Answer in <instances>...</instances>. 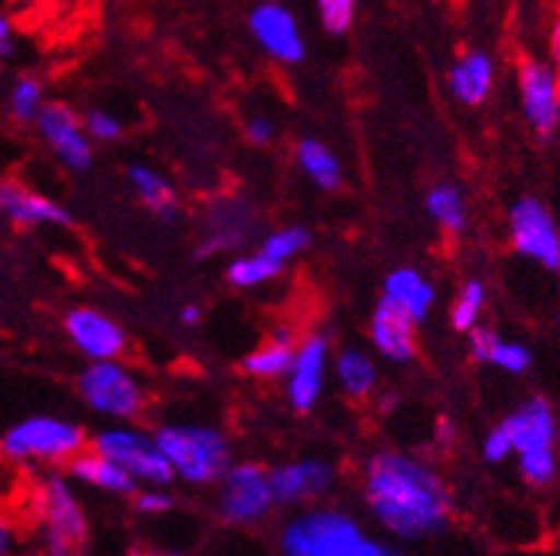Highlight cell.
Returning <instances> with one entry per match:
<instances>
[{
    "mask_svg": "<svg viewBox=\"0 0 560 556\" xmlns=\"http://www.w3.org/2000/svg\"><path fill=\"white\" fill-rule=\"evenodd\" d=\"M363 496L376 523L407 543L435 537L450 523V489L424 459L399 451L374 453L365 462Z\"/></svg>",
    "mask_w": 560,
    "mask_h": 556,
    "instance_id": "6da1fadb",
    "label": "cell"
},
{
    "mask_svg": "<svg viewBox=\"0 0 560 556\" xmlns=\"http://www.w3.org/2000/svg\"><path fill=\"white\" fill-rule=\"evenodd\" d=\"M282 556H401L382 545L358 518L340 509H310L296 514L279 534Z\"/></svg>",
    "mask_w": 560,
    "mask_h": 556,
    "instance_id": "7a4b0ae2",
    "label": "cell"
},
{
    "mask_svg": "<svg viewBox=\"0 0 560 556\" xmlns=\"http://www.w3.org/2000/svg\"><path fill=\"white\" fill-rule=\"evenodd\" d=\"M156 446L171 462L176 478L187 484H215L232 465V446L223 431L198 423H167L154 431Z\"/></svg>",
    "mask_w": 560,
    "mask_h": 556,
    "instance_id": "3957f363",
    "label": "cell"
},
{
    "mask_svg": "<svg viewBox=\"0 0 560 556\" xmlns=\"http://www.w3.org/2000/svg\"><path fill=\"white\" fill-rule=\"evenodd\" d=\"M84 448V428L54 415L25 417L0 437V457L28 465H68Z\"/></svg>",
    "mask_w": 560,
    "mask_h": 556,
    "instance_id": "277c9868",
    "label": "cell"
},
{
    "mask_svg": "<svg viewBox=\"0 0 560 556\" xmlns=\"http://www.w3.org/2000/svg\"><path fill=\"white\" fill-rule=\"evenodd\" d=\"M79 392L95 415L115 423L135 421L145 406L142 381L117 359L90 362L79 376Z\"/></svg>",
    "mask_w": 560,
    "mask_h": 556,
    "instance_id": "5b68a950",
    "label": "cell"
},
{
    "mask_svg": "<svg viewBox=\"0 0 560 556\" xmlns=\"http://www.w3.org/2000/svg\"><path fill=\"white\" fill-rule=\"evenodd\" d=\"M93 451L117 462L126 473L137 478V484L165 487L176 478L171 462L165 459L162 448L156 446L154 435H145V431L126 426V423H117V426L98 431L93 437Z\"/></svg>",
    "mask_w": 560,
    "mask_h": 556,
    "instance_id": "8992f818",
    "label": "cell"
},
{
    "mask_svg": "<svg viewBox=\"0 0 560 556\" xmlns=\"http://www.w3.org/2000/svg\"><path fill=\"white\" fill-rule=\"evenodd\" d=\"M277 507L271 487V471L259 468L257 462H237L229 465L221 478L218 512L232 527H252L259 523Z\"/></svg>",
    "mask_w": 560,
    "mask_h": 556,
    "instance_id": "52a82bcc",
    "label": "cell"
},
{
    "mask_svg": "<svg viewBox=\"0 0 560 556\" xmlns=\"http://www.w3.org/2000/svg\"><path fill=\"white\" fill-rule=\"evenodd\" d=\"M511 242L524 259L547 270L560 268V228L538 198H518L508 214Z\"/></svg>",
    "mask_w": 560,
    "mask_h": 556,
    "instance_id": "ba28073f",
    "label": "cell"
},
{
    "mask_svg": "<svg viewBox=\"0 0 560 556\" xmlns=\"http://www.w3.org/2000/svg\"><path fill=\"white\" fill-rule=\"evenodd\" d=\"M37 129L39 137L48 142L54 156L65 167L75 173L90 170V165H93V140L86 134L84 120L75 115L73 106L62 104V100H48L37 117Z\"/></svg>",
    "mask_w": 560,
    "mask_h": 556,
    "instance_id": "9c48e42d",
    "label": "cell"
},
{
    "mask_svg": "<svg viewBox=\"0 0 560 556\" xmlns=\"http://www.w3.org/2000/svg\"><path fill=\"white\" fill-rule=\"evenodd\" d=\"M518 100L524 120L538 137H552L560 126V79L558 70L536 59L518 64Z\"/></svg>",
    "mask_w": 560,
    "mask_h": 556,
    "instance_id": "30bf717a",
    "label": "cell"
},
{
    "mask_svg": "<svg viewBox=\"0 0 560 556\" xmlns=\"http://www.w3.org/2000/svg\"><path fill=\"white\" fill-rule=\"evenodd\" d=\"M65 334L73 343V348L90 362L117 359L126 351V343H129V336L120 329V323L112 320L109 315L93 309V306L70 309L65 315Z\"/></svg>",
    "mask_w": 560,
    "mask_h": 556,
    "instance_id": "8fae6325",
    "label": "cell"
},
{
    "mask_svg": "<svg viewBox=\"0 0 560 556\" xmlns=\"http://www.w3.org/2000/svg\"><path fill=\"white\" fill-rule=\"evenodd\" d=\"M329 367V340L324 334H313L302 340L293 356L288 376V401L296 412H313L324 392V379Z\"/></svg>",
    "mask_w": 560,
    "mask_h": 556,
    "instance_id": "7c38bea8",
    "label": "cell"
},
{
    "mask_svg": "<svg viewBox=\"0 0 560 556\" xmlns=\"http://www.w3.org/2000/svg\"><path fill=\"white\" fill-rule=\"evenodd\" d=\"M254 39L268 56L284 64H299L304 59V39L296 17L282 3H259L248 17Z\"/></svg>",
    "mask_w": 560,
    "mask_h": 556,
    "instance_id": "4fadbf2b",
    "label": "cell"
},
{
    "mask_svg": "<svg viewBox=\"0 0 560 556\" xmlns=\"http://www.w3.org/2000/svg\"><path fill=\"white\" fill-rule=\"evenodd\" d=\"M0 217L20 228L70 226V212L62 203L39 196L18 178H0Z\"/></svg>",
    "mask_w": 560,
    "mask_h": 556,
    "instance_id": "5bb4252c",
    "label": "cell"
},
{
    "mask_svg": "<svg viewBox=\"0 0 560 556\" xmlns=\"http://www.w3.org/2000/svg\"><path fill=\"white\" fill-rule=\"evenodd\" d=\"M335 484V468L324 459H299L271 471V487L277 504H307L327 496Z\"/></svg>",
    "mask_w": 560,
    "mask_h": 556,
    "instance_id": "9a60e30c",
    "label": "cell"
},
{
    "mask_svg": "<svg viewBox=\"0 0 560 556\" xmlns=\"http://www.w3.org/2000/svg\"><path fill=\"white\" fill-rule=\"evenodd\" d=\"M513 442V453L555 451L558 442V421L547 398H527L511 417L502 421Z\"/></svg>",
    "mask_w": 560,
    "mask_h": 556,
    "instance_id": "2e32d148",
    "label": "cell"
},
{
    "mask_svg": "<svg viewBox=\"0 0 560 556\" xmlns=\"http://www.w3.org/2000/svg\"><path fill=\"white\" fill-rule=\"evenodd\" d=\"M369 334L371 345L382 359L394 362V365H407L416 356V323L388 298H382L374 306Z\"/></svg>",
    "mask_w": 560,
    "mask_h": 556,
    "instance_id": "e0dca14e",
    "label": "cell"
},
{
    "mask_svg": "<svg viewBox=\"0 0 560 556\" xmlns=\"http://www.w3.org/2000/svg\"><path fill=\"white\" fill-rule=\"evenodd\" d=\"M39 509H43L45 532H54L70 543H84L86 514L81 509L73 484L65 476H50L39 493Z\"/></svg>",
    "mask_w": 560,
    "mask_h": 556,
    "instance_id": "ac0fdd59",
    "label": "cell"
},
{
    "mask_svg": "<svg viewBox=\"0 0 560 556\" xmlns=\"http://www.w3.org/2000/svg\"><path fill=\"white\" fill-rule=\"evenodd\" d=\"M382 298H388L396 304L412 323H424L430 318L432 306H435V287L421 270L416 268H396L385 279V293Z\"/></svg>",
    "mask_w": 560,
    "mask_h": 556,
    "instance_id": "d6986e66",
    "label": "cell"
},
{
    "mask_svg": "<svg viewBox=\"0 0 560 556\" xmlns=\"http://www.w3.org/2000/svg\"><path fill=\"white\" fill-rule=\"evenodd\" d=\"M70 478L86 484V487L104 489V493H112V496H135L137 493V478L131 473H126L124 468L112 462L109 457L98 451H81L79 457H73L68 462Z\"/></svg>",
    "mask_w": 560,
    "mask_h": 556,
    "instance_id": "ffe728a7",
    "label": "cell"
},
{
    "mask_svg": "<svg viewBox=\"0 0 560 556\" xmlns=\"http://www.w3.org/2000/svg\"><path fill=\"white\" fill-rule=\"evenodd\" d=\"M493 61L482 50H468L450 70V90L463 106H482L493 90Z\"/></svg>",
    "mask_w": 560,
    "mask_h": 556,
    "instance_id": "44dd1931",
    "label": "cell"
},
{
    "mask_svg": "<svg viewBox=\"0 0 560 556\" xmlns=\"http://www.w3.org/2000/svg\"><path fill=\"white\" fill-rule=\"evenodd\" d=\"M468 334H471L468 348H471V356L477 362H486V365H493L497 370H505L511 376L527 374L529 365H533V351L527 345L502 340L497 331L480 329V326L475 331H468Z\"/></svg>",
    "mask_w": 560,
    "mask_h": 556,
    "instance_id": "7402d4cb",
    "label": "cell"
},
{
    "mask_svg": "<svg viewBox=\"0 0 560 556\" xmlns=\"http://www.w3.org/2000/svg\"><path fill=\"white\" fill-rule=\"evenodd\" d=\"M299 340L296 334L290 329H277L273 336L265 345H259L257 351L243 359V374H248L252 379H262V381H277L284 379L293 365V356H296Z\"/></svg>",
    "mask_w": 560,
    "mask_h": 556,
    "instance_id": "603a6c76",
    "label": "cell"
},
{
    "mask_svg": "<svg viewBox=\"0 0 560 556\" xmlns=\"http://www.w3.org/2000/svg\"><path fill=\"white\" fill-rule=\"evenodd\" d=\"M229 214H212V223L203 234L201 245H198V259H207V257H215V253H226L234 251L237 245L246 242L248 232H252V212L237 203L226 209Z\"/></svg>",
    "mask_w": 560,
    "mask_h": 556,
    "instance_id": "cb8c5ba5",
    "label": "cell"
},
{
    "mask_svg": "<svg viewBox=\"0 0 560 556\" xmlns=\"http://www.w3.org/2000/svg\"><path fill=\"white\" fill-rule=\"evenodd\" d=\"M296 162L318 190L335 192L343 187V165L327 142L302 140L296 145Z\"/></svg>",
    "mask_w": 560,
    "mask_h": 556,
    "instance_id": "d4e9b609",
    "label": "cell"
},
{
    "mask_svg": "<svg viewBox=\"0 0 560 556\" xmlns=\"http://www.w3.org/2000/svg\"><path fill=\"white\" fill-rule=\"evenodd\" d=\"M129 181L131 187H135L137 198H140L162 223L176 221V214H179V198H176V190H173V184L167 181L165 176H160L154 167L131 165Z\"/></svg>",
    "mask_w": 560,
    "mask_h": 556,
    "instance_id": "484cf974",
    "label": "cell"
},
{
    "mask_svg": "<svg viewBox=\"0 0 560 556\" xmlns=\"http://www.w3.org/2000/svg\"><path fill=\"white\" fill-rule=\"evenodd\" d=\"M335 379L346 395L363 401V398L374 395L376 385H380V370L365 351L346 348L335 359Z\"/></svg>",
    "mask_w": 560,
    "mask_h": 556,
    "instance_id": "4316f807",
    "label": "cell"
},
{
    "mask_svg": "<svg viewBox=\"0 0 560 556\" xmlns=\"http://www.w3.org/2000/svg\"><path fill=\"white\" fill-rule=\"evenodd\" d=\"M427 214H430L432 221L438 226L444 228L446 234H460L466 232V223H468V209H466V198L457 187L452 184H438L427 192Z\"/></svg>",
    "mask_w": 560,
    "mask_h": 556,
    "instance_id": "83f0119b",
    "label": "cell"
},
{
    "mask_svg": "<svg viewBox=\"0 0 560 556\" xmlns=\"http://www.w3.org/2000/svg\"><path fill=\"white\" fill-rule=\"evenodd\" d=\"M284 264L273 262L271 257H265L262 251L246 253V257H234L226 268V282L237 289H254L262 284H271L279 279Z\"/></svg>",
    "mask_w": 560,
    "mask_h": 556,
    "instance_id": "f1b7e54d",
    "label": "cell"
},
{
    "mask_svg": "<svg viewBox=\"0 0 560 556\" xmlns=\"http://www.w3.org/2000/svg\"><path fill=\"white\" fill-rule=\"evenodd\" d=\"M488 289L480 279H468L452 304V326L457 331H475L480 326L482 309H486Z\"/></svg>",
    "mask_w": 560,
    "mask_h": 556,
    "instance_id": "f546056e",
    "label": "cell"
},
{
    "mask_svg": "<svg viewBox=\"0 0 560 556\" xmlns=\"http://www.w3.org/2000/svg\"><path fill=\"white\" fill-rule=\"evenodd\" d=\"M45 86L34 75H23L9 90V111L18 122H37L39 111L45 109Z\"/></svg>",
    "mask_w": 560,
    "mask_h": 556,
    "instance_id": "4dcf8cb0",
    "label": "cell"
},
{
    "mask_svg": "<svg viewBox=\"0 0 560 556\" xmlns=\"http://www.w3.org/2000/svg\"><path fill=\"white\" fill-rule=\"evenodd\" d=\"M310 245V232L304 226H288V228H279V232L268 234L262 239V248L259 251L265 257H271L273 262L279 264H288L290 259H296L299 253L304 251Z\"/></svg>",
    "mask_w": 560,
    "mask_h": 556,
    "instance_id": "1f68e13d",
    "label": "cell"
},
{
    "mask_svg": "<svg viewBox=\"0 0 560 556\" xmlns=\"http://www.w3.org/2000/svg\"><path fill=\"white\" fill-rule=\"evenodd\" d=\"M518 459V471L527 478L533 487H547L558 476V453L555 451H538V453H522Z\"/></svg>",
    "mask_w": 560,
    "mask_h": 556,
    "instance_id": "d6a6232c",
    "label": "cell"
},
{
    "mask_svg": "<svg viewBox=\"0 0 560 556\" xmlns=\"http://www.w3.org/2000/svg\"><path fill=\"white\" fill-rule=\"evenodd\" d=\"M320 25L340 37L354 23V12H358V0H318Z\"/></svg>",
    "mask_w": 560,
    "mask_h": 556,
    "instance_id": "836d02e7",
    "label": "cell"
},
{
    "mask_svg": "<svg viewBox=\"0 0 560 556\" xmlns=\"http://www.w3.org/2000/svg\"><path fill=\"white\" fill-rule=\"evenodd\" d=\"M84 129L90 134V140L95 142H117L124 137V122L117 120L112 111L93 109L84 115Z\"/></svg>",
    "mask_w": 560,
    "mask_h": 556,
    "instance_id": "e575fe53",
    "label": "cell"
},
{
    "mask_svg": "<svg viewBox=\"0 0 560 556\" xmlns=\"http://www.w3.org/2000/svg\"><path fill=\"white\" fill-rule=\"evenodd\" d=\"M482 457H486V462H491V465H499V462H505V459L513 457L511 435H508V428L502 426V423L493 426L486 435V440H482Z\"/></svg>",
    "mask_w": 560,
    "mask_h": 556,
    "instance_id": "d590c367",
    "label": "cell"
},
{
    "mask_svg": "<svg viewBox=\"0 0 560 556\" xmlns=\"http://www.w3.org/2000/svg\"><path fill=\"white\" fill-rule=\"evenodd\" d=\"M135 509L140 514H165L173 509V498L162 487L149 484L145 489L135 493Z\"/></svg>",
    "mask_w": 560,
    "mask_h": 556,
    "instance_id": "8d00e7d4",
    "label": "cell"
},
{
    "mask_svg": "<svg viewBox=\"0 0 560 556\" xmlns=\"http://www.w3.org/2000/svg\"><path fill=\"white\" fill-rule=\"evenodd\" d=\"M246 137L252 145H268L277 137V129H273V122L268 117L257 115L246 122Z\"/></svg>",
    "mask_w": 560,
    "mask_h": 556,
    "instance_id": "74e56055",
    "label": "cell"
},
{
    "mask_svg": "<svg viewBox=\"0 0 560 556\" xmlns=\"http://www.w3.org/2000/svg\"><path fill=\"white\" fill-rule=\"evenodd\" d=\"M79 545L70 543V540L59 537L54 532H45V556H75Z\"/></svg>",
    "mask_w": 560,
    "mask_h": 556,
    "instance_id": "f35d334b",
    "label": "cell"
},
{
    "mask_svg": "<svg viewBox=\"0 0 560 556\" xmlns=\"http://www.w3.org/2000/svg\"><path fill=\"white\" fill-rule=\"evenodd\" d=\"M18 43H14V28H12V20L7 14H0V61L9 59L14 54Z\"/></svg>",
    "mask_w": 560,
    "mask_h": 556,
    "instance_id": "ab89813d",
    "label": "cell"
},
{
    "mask_svg": "<svg viewBox=\"0 0 560 556\" xmlns=\"http://www.w3.org/2000/svg\"><path fill=\"white\" fill-rule=\"evenodd\" d=\"M435 440L438 442H452L455 440V423L450 417H438L435 423Z\"/></svg>",
    "mask_w": 560,
    "mask_h": 556,
    "instance_id": "60d3db41",
    "label": "cell"
},
{
    "mask_svg": "<svg viewBox=\"0 0 560 556\" xmlns=\"http://www.w3.org/2000/svg\"><path fill=\"white\" fill-rule=\"evenodd\" d=\"M14 548V532L7 520L0 518V556H9Z\"/></svg>",
    "mask_w": 560,
    "mask_h": 556,
    "instance_id": "b9f144b4",
    "label": "cell"
},
{
    "mask_svg": "<svg viewBox=\"0 0 560 556\" xmlns=\"http://www.w3.org/2000/svg\"><path fill=\"white\" fill-rule=\"evenodd\" d=\"M549 54H552L555 70H560V20H555L552 31H549Z\"/></svg>",
    "mask_w": 560,
    "mask_h": 556,
    "instance_id": "7bdbcfd3",
    "label": "cell"
},
{
    "mask_svg": "<svg viewBox=\"0 0 560 556\" xmlns=\"http://www.w3.org/2000/svg\"><path fill=\"white\" fill-rule=\"evenodd\" d=\"M179 320H182V326L192 329V326L201 323V309H198V306H185V309L179 312Z\"/></svg>",
    "mask_w": 560,
    "mask_h": 556,
    "instance_id": "ee69618b",
    "label": "cell"
},
{
    "mask_svg": "<svg viewBox=\"0 0 560 556\" xmlns=\"http://www.w3.org/2000/svg\"><path fill=\"white\" fill-rule=\"evenodd\" d=\"M558 270H560V268H558Z\"/></svg>",
    "mask_w": 560,
    "mask_h": 556,
    "instance_id": "f6af8a7d",
    "label": "cell"
}]
</instances>
